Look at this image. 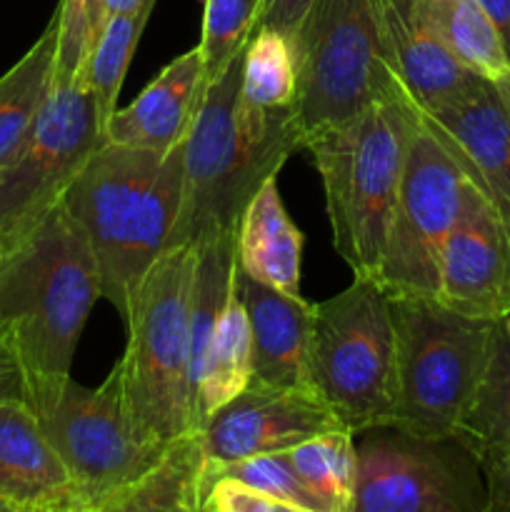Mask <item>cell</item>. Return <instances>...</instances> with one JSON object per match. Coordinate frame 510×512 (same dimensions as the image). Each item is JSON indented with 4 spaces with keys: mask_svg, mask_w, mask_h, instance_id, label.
Wrapping results in <instances>:
<instances>
[{
    "mask_svg": "<svg viewBox=\"0 0 510 512\" xmlns=\"http://www.w3.org/2000/svg\"><path fill=\"white\" fill-rule=\"evenodd\" d=\"M100 298L93 250L63 203L0 245V340L18 358L25 385L68 378Z\"/></svg>",
    "mask_w": 510,
    "mask_h": 512,
    "instance_id": "6da1fadb",
    "label": "cell"
},
{
    "mask_svg": "<svg viewBox=\"0 0 510 512\" xmlns=\"http://www.w3.org/2000/svg\"><path fill=\"white\" fill-rule=\"evenodd\" d=\"M245 50V48H243ZM243 53L208 85L183 148V200L168 248L238 233L265 180L303 148L290 108H253L240 95Z\"/></svg>",
    "mask_w": 510,
    "mask_h": 512,
    "instance_id": "7a4b0ae2",
    "label": "cell"
},
{
    "mask_svg": "<svg viewBox=\"0 0 510 512\" xmlns=\"http://www.w3.org/2000/svg\"><path fill=\"white\" fill-rule=\"evenodd\" d=\"M183 148L185 140L168 153L105 143L60 200L88 238L103 298L123 320L178 220Z\"/></svg>",
    "mask_w": 510,
    "mask_h": 512,
    "instance_id": "3957f363",
    "label": "cell"
},
{
    "mask_svg": "<svg viewBox=\"0 0 510 512\" xmlns=\"http://www.w3.org/2000/svg\"><path fill=\"white\" fill-rule=\"evenodd\" d=\"M418 123L415 105L398 90L303 145L323 180L333 245L355 278L378 280Z\"/></svg>",
    "mask_w": 510,
    "mask_h": 512,
    "instance_id": "277c9868",
    "label": "cell"
},
{
    "mask_svg": "<svg viewBox=\"0 0 510 512\" xmlns=\"http://www.w3.org/2000/svg\"><path fill=\"white\" fill-rule=\"evenodd\" d=\"M395 393L390 428L453 438L473 400L498 320L468 318L438 298L390 295Z\"/></svg>",
    "mask_w": 510,
    "mask_h": 512,
    "instance_id": "5b68a950",
    "label": "cell"
},
{
    "mask_svg": "<svg viewBox=\"0 0 510 512\" xmlns=\"http://www.w3.org/2000/svg\"><path fill=\"white\" fill-rule=\"evenodd\" d=\"M195 248L178 245L155 260L133 300L128 348L120 358L125 398L140 433L173 445L193 433L190 410V310Z\"/></svg>",
    "mask_w": 510,
    "mask_h": 512,
    "instance_id": "8992f818",
    "label": "cell"
},
{
    "mask_svg": "<svg viewBox=\"0 0 510 512\" xmlns=\"http://www.w3.org/2000/svg\"><path fill=\"white\" fill-rule=\"evenodd\" d=\"M300 143L398 93L383 0H313L293 38Z\"/></svg>",
    "mask_w": 510,
    "mask_h": 512,
    "instance_id": "52a82bcc",
    "label": "cell"
},
{
    "mask_svg": "<svg viewBox=\"0 0 510 512\" xmlns=\"http://www.w3.org/2000/svg\"><path fill=\"white\" fill-rule=\"evenodd\" d=\"M25 403L68 468L78 505H103L153 470L170 448L140 433L120 360L98 388H85L70 375L28 383Z\"/></svg>",
    "mask_w": 510,
    "mask_h": 512,
    "instance_id": "ba28073f",
    "label": "cell"
},
{
    "mask_svg": "<svg viewBox=\"0 0 510 512\" xmlns=\"http://www.w3.org/2000/svg\"><path fill=\"white\" fill-rule=\"evenodd\" d=\"M308 383L355 438L390 428L395 325L388 290L375 278H353L338 295L315 303Z\"/></svg>",
    "mask_w": 510,
    "mask_h": 512,
    "instance_id": "9c48e42d",
    "label": "cell"
},
{
    "mask_svg": "<svg viewBox=\"0 0 510 512\" xmlns=\"http://www.w3.org/2000/svg\"><path fill=\"white\" fill-rule=\"evenodd\" d=\"M478 455L460 438H418L395 428L360 433L348 512H485Z\"/></svg>",
    "mask_w": 510,
    "mask_h": 512,
    "instance_id": "30bf717a",
    "label": "cell"
},
{
    "mask_svg": "<svg viewBox=\"0 0 510 512\" xmlns=\"http://www.w3.org/2000/svg\"><path fill=\"white\" fill-rule=\"evenodd\" d=\"M105 143V118L85 80L55 83L33 133L0 170V245L58 205Z\"/></svg>",
    "mask_w": 510,
    "mask_h": 512,
    "instance_id": "8fae6325",
    "label": "cell"
},
{
    "mask_svg": "<svg viewBox=\"0 0 510 512\" xmlns=\"http://www.w3.org/2000/svg\"><path fill=\"white\" fill-rule=\"evenodd\" d=\"M465 180L453 155L420 120L405 158L378 273L388 295L438 298L440 255L458 220Z\"/></svg>",
    "mask_w": 510,
    "mask_h": 512,
    "instance_id": "7c38bea8",
    "label": "cell"
},
{
    "mask_svg": "<svg viewBox=\"0 0 510 512\" xmlns=\"http://www.w3.org/2000/svg\"><path fill=\"white\" fill-rule=\"evenodd\" d=\"M330 430H345V425L313 390L250 383L215 410L195 435L208 463H233L253 455L288 453Z\"/></svg>",
    "mask_w": 510,
    "mask_h": 512,
    "instance_id": "4fadbf2b",
    "label": "cell"
},
{
    "mask_svg": "<svg viewBox=\"0 0 510 512\" xmlns=\"http://www.w3.org/2000/svg\"><path fill=\"white\" fill-rule=\"evenodd\" d=\"M438 300L468 318L510 315V223L470 180L440 255Z\"/></svg>",
    "mask_w": 510,
    "mask_h": 512,
    "instance_id": "5bb4252c",
    "label": "cell"
},
{
    "mask_svg": "<svg viewBox=\"0 0 510 512\" xmlns=\"http://www.w3.org/2000/svg\"><path fill=\"white\" fill-rule=\"evenodd\" d=\"M470 183L510 223V105L498 83L480 78L455 98L418 110Z\"/></svg>",
    "mask_w": 510,
    "mask_h": 512,
    "instance_id": "9a60e30c",
    "label": "cell"
},
{
    "mask_svg": "<svg viewBox=\"0 0 510 512\" xmlns=\"http://www.w3.org/2000/svg\"><path fill=\"white\" fill-rule=\"evenodd\" d=\"M235 290L243 303L253 343V380L285 390H310L308 350L313 335L315 303L300 295L258 283L235 270Z\"/></svg>",
    "mask_w": 510,
    "mask_h": 512,
    "instance_id": "2e32d148",
    "label": "cell"
},
{
    "mask_svg": "<svg viewBox=\"0 0 510 512\" xmlns=\"http://www.w3.org/2000/svg\"><path fill=\"white\" fill-rule=\"evenodd\" d=\"M208 85L203 53L195 45L165 65L133 103L110 115L108 143L168 153L188 138Z\"/></svg>",
    "mask_w": 510,
    "mask_h": 512,
    "instance_id": "e0dca14e",
    "label": "cell"
},
{
    "mask_svg": "<svg viewBox=\"0 0 510 512\" xmlns=\"http://www.w3.org/2000/svg\"><path fill=\"white\" fill-rule=\"evenodd\" d=\"M0 500L28 512L78 505L68 468L25 400H0Z\"/></svg>",
    "mask_w": 510,
    "mask_h": 512,
    "instance_id": "ac0fdd59",
    "label": "cell"
},
{
    "mask_svg": "<svg viewBox=\"0 0 510 512\" xmlns=\"http://www.w3.org/2000/svg\"><path fill=\"white\" fill-rule=\"evenodd\" d=\"M390 68L415 110H428L455 98L480 80L430 30L415 0H383Z\"/></svg>",
    "mask_w": 510,
    "mask_h": 512,
    "instance_id": "d6986e66",
    "label": "cell"
},
{
    "mask_svg": "<svg viewBox=\"0 0 510 512\" xmlns=\"http://www.w3.org/2000/svg\"><path fill=\"white\" fill-rule=\"evenodd\" d=\"M305 238L290 220L275 178L265 180L245 208L235 235L238 268L285 295H300Z\"/></svg>",
    "mask_w": 510,
    "mask_h": 512,
    "instance_id": "ffe728a7",
    "label": "cell"
},
{
    "mask_svg": "<svg viewBox=\"0 0 510 512\" xmlns=\"http://www.w3.org/2000/svg\"><path fill=\"white\" fill-rule=\"evenodd\" d=\"M58 70V20L30 45L28 53L0 75V170L18 155L33 133L45 103L55 88Z\"/></svg>",
    "mask_w": 510,
    "mask_h": 512,
    "instance_id": "44dd1931",
    "label": "cell"
},
{
    "mask_svg": "<svg viewBox=\"0 0 510 512\" xmlns=\"http://www.w3.org/2000/svg\"><path fill=\"white\" fill-rule=\"evenodd\" d=\"M203 470L198 435H183L153 470L98 505V512H208Z\"/></svg>",
    "mask_w": 510,
    "mask_h": 512,
    "instance_id": "7402d4cb",
    "label": "cell"
},
{
    "mask_svg": "<svg viewBox=\"0 0 510 512\" xmlns=\"http://www.w3.org/2000/svg\"><path fill=\"white\" fill-rule=\"evenodd\" d=\"M253 380V343L250 325L238 290H233L215 333L205 350L200 383L193 398V433L225 403L243 393Z\"/></svg>",
    "mask_w": 510,
    "mask_h": 512,
    "instance_id": "603a6c76",
    "label": "cell"
},
{
    "mask_svg": "<svg viewBox=\"0 0 510 512\" xmlns=\"http://www.w3.org/2000/svg\"><path fill=\"white\" fill-rule=\"evenodd\" d=\"M455 438L463 440L480 463L510 453V333L503 320L490 335L488 363Z\"/></svg>",
    "mask_w": 510,
    "mask_h": 512,
    "instance_id": "cb8c5ba5",
    "label": "cell"
},
{
    "mask_svg": "<svg viewBox=\"0 0 510 512\" xmlns=\"http://www.w3.org/2000/svg\"><path fill=\"white\" fill-rule=\"evenodd\" d=\"M425 23L445 48L490 83L510 78V60L478 0H415Z\"/></svg>",
    "mask_w": 510,
    "mask_h": 512,
    "instance_id": "d4e9b609",
    "label": "cell"
},
{
    "mask_svg": "<svg viewBox=\"0 0 510 512\" xmlns=\"http://www.w3.org/2000/svg\"><path fill=\"white\" fill-rule=\"evenodd\" d=\"M155 3L158 0H140L133 8L105 20L98 40L93 43L83 68H80L78 75L93 90L105 125H108L110 115L118 110V95L123 88L125 73H128V65L140 43V35H143L150 15H153Z\"/></svg>",
    "mask_w": 510,
    "mask_h": 512,
    "instance_id": "484cf974",
    "label": "cell"
},
{
    "mask_svg": "<svg viewBox=\"0 0 510 512\" xmlns=\"http://www.w3.org/2000/svg\"><path fill=\"white\" fill-rule=\"evenodd\" d=\"M288 460L305 488L328 512H348L355 485V435L330 430L288 450Z\"/></svg>",
    "mask_w": 510,
    "mask_h": 512,
    "instance_id": "4316f807",
    "label": "cell"
},
{
    "mask_svg": "<svg viewBox=\"0 0 510 512\" xmlns=\"http://www.w3.org/2000/svg\"><path fill=\"white\" fill-rule=\"evenodd\" d=\"M298 85L295 50L278 30H253L243 50L240 95L253 108H290Z\"/></svg>",
    "mask_w": 510,
    "mask_h": 512,
    "instance_id": "83f0119b",
    "label": "cell"
},
{
    "mask_svg": "<svg viewBox=\"0 0 510 512\" xmlns=\"http://www.w3.org/2000/svg\"><path fill=\"white\" fill-rule=\"evenodd\" d=\"M218 480H233L243 488L263 493L268 498L283 500V503L298 505L303 510L328 512L325 505L305 488L295 468L290 465L288 453H265L253 458L233 460V463H208L203 470V490Z\"/></svg>",
    "mask_w": 510,
    "mask_h": 512,
    "instance_id": "f1b7e54d",
    "label": "cell"
},
{
    "mask_svg": "<svg viewBox=\"0 0 510 512\" xmlns=\"http://www.w3.org/2000/svg\"><path fill=\"white\" fill-rule=\"evenodd\" d=\"M260 5L263 0H205L203 38L198 48L203 53L208 83L218 80L243 53L258 23Z\"/></svg>",
    "mask_w": 510,
    "mask_h": 512,
    "instance_id": "f546056e",
    "label": "cell"
},
{
    "mask_svg": "<svg viewBox=\"0 0 510 512\" xmlns=\"http://www.w3.org/2000/svg\"><path fill=\"white\" fill-rule=\"evenodd\" d=\"M58 20V70L55 83L73 80L83 68L90 48L98 40L103 20H100V0H60L55 8Z\"/></svg>",
    "mask_w": 510,
    "mask_h": 512,
    "instance_id": "4dcf8cb0",
    "label": "cell"
},
{
    "mask_svg": "<svg viewBox=\"0 0 510 512\" xmlns=\"http://www.w3.org/2000/svg\"><path fill=\"white\" fill-rule=\"evenodd\" d=\"M205 508L208 512H313L255 493V490L243 488L233 480H218V483L208 485L205 488Z\"/></svg>",
    "mask_w": 510,
    "mask_h": 512,
    "instance_id": "1f68e13d",
    "label": "cell"
},
{
    "mask_svg": "<svg viewBox=\"0 0 510 512\" xmlns=\"http://www.w3.org/2000/svg\"><path fill=\"white\" fill-rule=\"evenodd\" d=\"M310 3H313V0H263L255 30H278V33H283L285 38H290V43H293L305 13H308Z\"/></svg>",
    "mask_w": 510,
    "mask_h": 512,
    "instance_id": "d6a6232c",
    "label": "cell"
},
{
    "mask_svg": "<svg viewBox=\"0 0 510 512\" xmlns=\"http://www.w3.org/2000/svg\"><path fill=\"white\" fill-rule=\"evenodd\" d=\"M488 503L485 512H510V453L483 460Z\"/></svg>",
    "mask_w": 510,
    "mask_h": 512,
    "instance_id": "836d02e7",
    "label": "cell"
},
{
    "mask_svg": "<svg viewBox=\"0 0 510 512\" xmlns=\"http://www.w3.org/2000/svg\"><path fill=\"white\" fill-rule=\"evenodd\" d=\"M0 400H25V373L3 340H0Z\"/></svg>",
    "mask_w": 510,
    "mask_h": 512,
    "instance_id": "e575fe53",
    "label": "cell"
},
{
    "mask_svg": "<svg viewBox=\"0 0 510 512\" xmlns=\"http://www.w3.org/2000/svg\"><path fill=\"white\" fill-rule=\"evenodd\" d=\"M478 3L490 18V23H493L505 55L510 60V0H478Z\"/></svg>",
    "mask_w": 510,
    "mask_h": 512,
    "instance_id": "d590c367",
    "label": "cell"
},
{
    "mask_svg": "<svg viewBox=\"0 0 510 512\" xmlns=\"http://www.w3.org/2000/svg\"><path fill=\"white\" fill-rule=\"evenodd\" d=\"M138 3L140 0H100V20H103V25H105V20L113 18V15H118V13H123V10L133 8V5H138Z\"/></svg>",
    "mask_w": 510,
    "mask_h": 512,
    "instance_id": "8d00e7d4",
    "label": "cell"
},
{
    "mask_svg": "<svg viewBox=\"0 0 510 512\" xmlns=\"http://www.w3.org/2000/svg\"><path fill=\"white\" fill-rule=\"evenodd\" d=\"M55 512H98V508H88V505H70V508L55 510Z\"/></svg>",
    "mask_w": 510,
    "mask_h": 512,
    "instance_id": "74e56055",
    "label": "cell"
},
{
    "mask_svg": "<svg viewBox=\"0 0 510 512\" xmlns=\"http://www.w3.org/2000/svg\"><path fill=\"white\" fill-rule=\"evenodd\" d=\"M0 512H28V510H23V508H18V505L8 503V500H0Z\"/></svg>",
    "mask_w": 510,
    "mask_h": 512,
    "instance_id": "f35d334b",
    "label": "cell"
},
{
    "mask_svg": "<svg viewBox=\"0 0 510 512\" xmlns=\"http://www.w3.org/2000/svg\"><path fill=\"white\" fill-rule=\"evenodd\" d=\"M500 88H503V93H505V100H508V105H510V78L508 80H503V83H498Z\"/></svg>",
    "mask_w": 510,
    "mask_h": 512,
    "instance_id": "ab89813d",
    "label": "cell"
},
{
    "mask_svg": "<svg viewBox=\"0 0 510 512\" xmlns=\"http://www.w3.org/2000/svg\"><path fill=\"white\" fill-rule=\"evenodd\" d=\"M503 323H505V328H508V333H510V315H508V318L503 320Z\"/></svg>",
    "mask_w": 510,
    "mask_h": 512,
    "instance_id": "60d3db41",
    "label": "cell"
},
{
    "mask_svg": "<svg viewBox=\"0 0 510 512\" xmlns=\"http://www.w3.org/2000/svg\"><path fill=\"white\" fill-rule=\"evenodd\" d=\"M33 512H55V510H33Z\"/></svg>",
    "mask_w": 510,
    "mask_h": 512,
    "instance_id": "b9f144b4",
    "label": "cell"
}]
</instances>
